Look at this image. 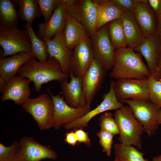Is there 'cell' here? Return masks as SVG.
Returning <instances> with one entry per match:
<instances>
[{
  "instance_id": "cell-1",
  "label": "cell",
  "mask_w": 161,
  "mask_h": 161,
  "mask_svg": "<svg viewBox=\"0 0 161 161\" xmlns=\"http://www.w3.org/2000/svg\"><path fill=\"white\" fill-rule=\"evenodd\" d=\"M18 74L32 81L35 90L38 93L43 84L53 80L60 82L69 76L64 72L60 64L55 58H49L47 61L41 62L37 61L34 56L23 66Z\"/></svg>"
},
{
  "instance_id": "cell-2",
  "label": "cell",
  "mask_w": 161,
  "mask_h": 161,
  "mask_svg": "<svg viewBox=\"0 0 161 161\" xmlns=\"http://www.w3.org/2000/svg\"><path fill=\"white\" fill-rule=\"evenodd\" d=\"M142 56L127 47L116 49L113 67L109 76L115 79L122 78H148L150 73Z\"/></svg>"
},
{
  "instance_id": "cell-3",
  "label": "cell",
  "mask_w": 161,
  "mask_h": 161,
  "mask_svg": "<svg viewBox=\"0 0 161 161\" xmlns=\"http://www.w3.org/2000/svg\"><path fill=\"white\" fill-rule=\"evenodd\" d=\"M119 131L118 140L121 143L133 145L140 150L143 148L142 136L144 132L141 124L135 117L129 106L123 105L113 114Z\"/></svg>"
},
{
  "instance_id": "cell-4",
  "label": "cell",
  "mask_w": 161,
  "mask_h": 161,
  "mask_svg": "<svg viewBox=\"0 0 161 161\" xmlns=\"http://www.w3.org/2000/svg\"><path fill=\"white\" fill-rule=\"evenodd\" d=\"M69 17L76 19L90 37L96 32L97 4L93 0H64Z\"/></svg>"
},
{
  "instance_id": "cell-5",
  "label": "cell",
  "mask_w": 161,
  "mask_h": 161,
  "mask_svg": "<svg viewBox=\"0 0 161 161\" xmlns=\"http://www.w3.org/2000/svg\"><path fill=\"white\" fill-rule=\"evenodd\" d=\"M22 107L32 116L41 130L53 127L54 105L51 97L48 95L44 93L35 98H29Z\"/></svg>"
},
{
  "instance_id": "cell-6",
  "label": "cell",
  "mask_w": 161,
  "mask_h": 161,
  "mask_svg": "<svg viewBox=\"0 0 161 161\" xmlns=\"http://www.w3.org/2000/svg\"><path fill=\"white\" fill-rule=\"evenodd\" d=\"M0 58L32 51L30 39L26 30L18 28L0 30Z\"/></svg>"
},
{
  "instance_id": "cell-7",
  "label": "cell",
  "mask_w": 161,
  "mask_h": 161,
  "mask_svg": "<svg viewBox=\"0 0 161 161\" xmlns=\"http://www.w3.org/2000/svg\"><path fill=\"white\" fill-rule=\"evenodd\" d=\"M120 102L127 104L131 108L148 137H150L155 133L159 125L156 118L159 107L149 100L127 99Z\"/></svg>"
},
{
  "instance_id": "cell-8",
  "label": "cell",
  "mask_w": 161,
  "mask_h": 161,
  "mask_svg": "<svg viewBox=\"0 0 161 161\" xmlns=\"http://www.w3.org/2000/svg\"><path fill=\"white\" fill-rule=\"evenodd\" d=\"M108 24L90 37L94 59L106 71L112 69L115 51L108 36Z\"/></svg>"
},
{
  "instance_id": "cell-9",
  "label": "cell",
  "mask_w": 161,
  "mask_h": 161,
  "mask_svg": "<svg viewBox=\"0 0 161 161\" xmlns=\"http://www.w3.org/2000/svg\"><path fill=\"white\" fill-rule=\"evenodd\" d=\"M57 155L50 145H43L33 137L23 136L19 142L15 161H40L45 159L56 160Z\"/></svg>"
},
{
  "instance_id": "cell-10",
  "label": "cell",
  "mask_w": 161,
  "mask_h": 161,
  "mask_svg": "<svg viewBox=\"0 0 161 161\" xmlns=\"http://www.w3.org/2000/svg\"><path fill=\"white\" fill-rule=\"evenodd\" d=\"M47 90L53 103V127L56 129L83 117L91 110L87 106L78 108L71 107L66 103L63 96L60 94L53 95L48 87Z\"/></svg>"
},
{
  "instance_id": "cell-11",
  "label": "cell",
  "mask_w": 161,
  "mask_h": 161,
  "mask_svg": "<svg viewBox=\"0 0 161 161\" xmlns=\"http://www.w3.org/2000/svg\"><path fill=\"white\" fill-rule=\"evenodd\" d=\"M114 81L110 84L109 92L102 96L103 101L97 107L91 110L83 117L71 123L63 125V128L66 130L82 129L88 126L90 120L96 115L110 110H116L122 107L123 103L119 101L116 98L114 91Z\"/></svg>"
},
{
  "instance_id": "cell-12",
  "label": "cell",
  "mask_w": 161,
  "mask_h": 161,
  "mask_svg": "<svg viewBox=\"0 0 161 161\" xmlns=\"http://www.w3.org/2000/svg\"><path fill=\"white\" fill-rule=\"evenodd\" d=\"M148 78H119L114 81V91L119 102L122 100L137 99L149 100Z\"/></svg>"
},
{
  "instance_id": "cell-13",
  "label": "cell",
  "mask_w": 161,
  "mask_h": 161,
  "mask_svg": "<svg viewBox=\"0 0 161 161\" xmlns=\"http://www.w3.org/2000/svg\"><path fill=\"white\" fill-rule=\"evenodd\" d=\"M140 53L145 59L150 76L157 80H161V72L159 63L161 53V41L157 32L154 35L144 38L138 47L133 49Z\"/></svg>"
},
{
  "instance_id": "cell-14",
  "label": "cell",
  "mask_w": 161,
  "mask_h": 161,
  "mask_svg": "<svg viewBox=\"0 0 161 161\" xmlns=\"http://www.w3.org/2000/svg\"><path fill=\"white\" fill-rule=\"evenodd\" d=\"M106 71L100 64L94 59L82 78L83 93L86 106L89 108L102 87Z\"/></svg>"
},
{
  "instance_id": "cell-15",
  "label": "cell",
  "mask_w": 161,
  "mask_h": 161,
  "mask_svg": "<svg viewBox=\"0 0 161 161\" xmlns=\"http://www.w3.org/2000/svg\"><path fill=\"white\" fill-rule=\"evenodd\" d=\"M94 59L89 37L76 46L72 51L70 74L82 78Z\"/></svg>"
},
{
  "instance_id": "cell-16",
  "label": "cell",
  "mask_w": 161,
  "mask_h": 161,
  "mask_svg": "<svg viewBox=\"0 0 161 161\" xmlns=\"http://www.w3.org/2000/svg\"><path fill=\"white\" fill-rule=\"evenodd\" d=\"M42 40L46 44L48 58H55L60 64L64 72L69 75L72 51L67 46L64 30L52 39Z\"/></svg>"
},
{
  "instance_id": "cell-17",
  "label": "cell",
  "mask_w": 161,
  "mask_h": 161,
  "mask_svg": "<svg viewBox=\"0 0 161 161\" xmlns=\"http://www.w3.org/2000/svg\"><path fill=\"white\" fill-rule=\"evenodd\" d=\"M29 79L16 75L7 82L6 86L1 93L2 102L8 100L13 101L15 104L21 105L29 98L30 89Z\"/></svg>"
},
{
  "instance_id": "cell-18",
  "label": "cell",
  "mask_w": 161,
  "mask_h": 161,
  "mask_svg": "<svg viewBox=\"0 0 161 161\" xmlns=\"http://www.w3.org/2000/svg\"><path fill=\"white\" fill-rule=\"evenodd\" d=\"M69 17L63 0L62 3L54 11L49 21L38 25L37 36L42 40L52 38L64 30Z\"/></svg>"
},
{
  "instance_id": "cell-19",
  "label": "cell",
  "mask_w": 161,
  "mask_h": 161,
  "mask_svg": "<svg viewBox=\"0 0 161 161\" xmlns=\"http://www.w3.org/2000/svg\"><path fill=\"white\" fill-rule=\"evenodd\" d=\"M70 80L67 79L60 81L61 93L66 103L70 106L78 108L86 106L82 88V78L70 74Z\"/></svg>"
},
{
  "instance_id": "cell-20",
  "label": "cell",
  "mask_w": 161,
  "mask_h": 161,
  "mask_svg": "<svg viewBox=\"0 0 161 161\" xmlns=\"http://www.w3.org/2000/svg\"><path fill=\"white\" fill-rule=\"evenodd\" d=\"M132 13L144 38L153 35L157 33L158 19L148 3L138 4Z\"/></svg>"
},
{
  "instance_id": "cell-21",
  "label": "cell",
  "mask_w": 161,
  "mask_h": 161,
  "mask_svg": "<svg viewBox=\"0 0 161 161\" xmlns=\"http://www.w3.org/2000/svg\"><path fill=\"white\" fill-rule=\"evenodd\" d=\"M33 55L31 51L18 53L6 58H0V79L7 82L16 76Z\"/></svg>"
},
{
  "instance_id": "cell-22",
  "label": "cell",
  "mask_w": 161,
  "mask_h": 161,
  "mask_svg": "<svg viewBox=\"0 0 161 161\" xmlns=\"http://www.w3.org/2000/svg\"><path fill=\"white\" fill-rule=\"evenodd\" d=\"M120 18L126 36L127 47L133 49L139 46L144 38L132 13L124 12Z\"/></svg>"
},
{
  "instance_id": "cell-23",
  "label": "cell",
  "mask_w": 161,
  "mask_h": 161,
  "mask_svg": "<svg viewBox=\"0 0 161 161\" xmlns=\"http://www.w3.org/2000/svg\"><path fill=\"white\" fill-rule=\"evenodd\" d=\"M97 5L98 15L96 30L112 21L120 18L123 10L117 4L109 0H93Z\"/></svg>"
},
{
  "instance_id": "cell-24",
  "label": "cell",
  "mask_w": 161,
  "mask_h": 161,
  "mask_svg": "<svg viewBox=\"0 0 161 161\" xmlns=\"http://www.w3.org/2000/svg\"><path fill=\"white\" fill-rule=\"evenodd\" d=\"M64 30L67 46L70 50L90 37L84 27L71 17L68 18Z\"/></svg>"
},
{
  "instance_id": "cell-25",
  "label": "cell",
  "mask_w": 161,
  "mask_h": 161,
  "mask_svg": "<svg viewBox=\"0 0 161 161\" xmlns=\"http://www.w3.org/2000/svg\"><path fill=\"white\" fill-rule=\"evenodd\" d=\"M17 0H0V30L18 28Z\"/></svg>"
},
{
  "instance_id": "cell-26",
  "label": "cell",
  "mask_w": 161,
  "mask_h": 161,
  "mask_svg": "<svg viewBox=\"0 0 161 161\" xmlns=\"http://www.w3.org/2000/svg\"><path fill=\"white\" fill-rule=\"evenodd\" d=\"M19 18L27 23L32 24L35 18L42 16L37 0H17Z\"/></svg>"
},
{
  "instance_id": "cell-27",
  "label": "cell",
  "mask_w": 161,
  "mask_h": 161,
  "mask_svg": "<svg viewBox=\"0 0 161 161\" xmlns=\"http://www.w3.org/2000/svg\"><path fill=\"white\" fill-rule=\"evenodd\" d=\"M115 159L118 161H149L145 159L144 154L132 145H128L120 143L114 146Z\"/></svg>"
},
{
  "instance_id": "cell-28",
  "label": "cell",
  "mask_w": 161,
  "mask_h": 161,
  "mask_svg": "<svg viewBox=\"0 0 161 161\" xmlns=\"http://www.w3.org/2000/svg\"><path fill=\"white\" fill-rule=\"evenodd\" d=\"M108 33L115 50L127 47L126 39L120 18L113 20L108 24Z\"/></svg>"
},
{
  "instance_id": "cell-29",
  "label": "cell",
  "mask_w": 161,
  "mask_h": 161,
  "mask_svg": "<svg viewBox=\"0 0 161 161\" xmlns=\"http://www.w3.org/2000/svg\"><path fill=\"white\" fill-rule=\"evenodd\" d=\"M27 30L30 37L33 56L36 58L40 62L47 61L48 55L47 52V46L45 42L40 39L35 34L32 24L27 23L23 26Z\"/></svg>"
},
{
  "instance_id": "cell-30",
  "label": "cell",
  "mask_w": 161,
  "mask_h": 161,
  "mask_svg": "<svg viewBox=\"0 0 161 161\" xmlns=\"http://www.w3.org/2000/svg\"><path fill=\"white\" fill-rule=\"evenodd\" d=\"M148 88L149 100L161 108V80L150 76L148 78Z\"/></svg>"
},
{
  "instance_id": "cell-31",
  "label": "cell",
  "mask_w": 161,
  "mask_h": 161,
  "mask_svg": "<svg viewBox=\"0 0 161 161\" xmlns=\"http://www.w3.org/2000/svg\"><path fill=\"white\" fill-rule=\"evenodd\" d=\"M45 22H48L54 11L62 3L63 0H37Z\"/></svg>"
},
{
  "instance_id": "cell-32",
  "label": "cell",
  "mask_w": 161,
  "mask_h": 161,
  "mask_svg": "<svg viewBox=\"0 0 161 161\" xmlns=\"http://www.w3.org/2000/svg\"><path fill=\"white\" fill-rule=\"evenodd\" d=\"M99 126L114 135L119 134V131L117 123L113 114L111 112H105L99 117Z\"/></svg>"
},
{
  "instance_id": "cell-33",
  "label": "cell",
  "mask_w": 161,
  "mask_h": 161,
  "mask_svg": "<svg viewBox=\"0 0 161 161\" xmlns=\"http://www.w3.org/2000/svg\"><path fill=\"white\" fill-rule=\"evenodd\" d=\"M19 146V142L15 141L10 145L6 146L0 143V161H15Z\"/></svg>"
},
{
  "instance_id": "cell-34",
  "label": "cell",
  "mask_w": 161,
  "mask_h": 161,
  "mask_svg": "<svg viewBox=\"0 0 161 161\" xmlns=\"http://www.w3.org/2000/svg\"><path fill=\"white\" fill-rule=\"evenodd\" d=\"M99 139V143L103 148V152L108 156H110L114 136L111 133L102 129L97 133Z\"/></svg>"
},
{
  "instance_id": "cell-35",
  "label": "cell",
  "mask_w": 161,
  "mask_h": 161,
  "mask_svg": "<svg viewBox=\"0 0 161 161\" xmlns=\"http://www.w3.org/2000/svg\"><path fill=\"white\" fill-rule=\"evenodd\" d=\"M112 2L119 6L124 12H132L139 3H148V0H111Z\"/></svg>"
},
{
  "instance_id": "cell-36",
  "label": "cell",
  "mask_w": 161,
  "mask_h": 161,
  "mask_svg": "<svg viewBox=\"0 0 161 161\" xmlns=\"http://www.w3.org/2000/svg\"><path fill=\"white\" fill-rule=\"evenodd\" d=\"M76 134L78 140V145L83 143L89 147L91 144L89 137V132H85L82 129H78L73 130Z\"/></svg>"
},
{
  "instance_id": "cell-37",
  "label": "cell",
  "mask_w": 161,
  "mask_h": 161,
  "mask_svg": "<svg viewBox=\"0 0 161 161\" xmlns=\"http://www.w3.org/2000/svg\"><path fill=\"white\" fill-rule=\"evenodd\" d=\"M148 3L155 13L158 20L161 18V0H148Z\"/></svg>"
},
{
  "instance_id": "cell-38",
  "label": "cell",
  "mask_w": 161,
  "mask_h": 161,
  "mask_svg": "<svg viewBox=\"0 0 161 161\" xmlns=\"http://www.w3.org/2000/svg\"><path fill=\"white\" fill-rule=\"evenodd\" d=\"M65 141L68 144L74 146L78 143L77 137L74 131L66 132L65 134Z\"/></svg>"
},
{
  "instance_id": "cell-39",
  "label": "cell",
  "mask_w": 161,
  "mask_h": 161,
  "mask_svg": "<svg viewBox=\"0 0 161 161\" xmlns=\"http://www.w3.org/2000/svg\"><path fill=\"white\" fill-rule=\"evenodd\" d=\"M157 124L159 125L161 124V108H160L157 112Z\"/></svg>"
},
{
  "instance_id": "cell-40",
  "label": "cell",
  "mask_w": 161,
  "mask_h": 161,
  "mask_svg": "<svg viewBox=\"0 0 161 161\" xmlns=\"http://www.w3.org/2000/svg\"><path fill=\"white\" fill-rule=\"evenodd\" d=\"M7 84V82L0 79V92L2 93L5 88Z\"/></svg>"
},
{
  "instance_id": "cell-41",
  "label": "cell",
  "mask_w": 161,
  "mask_h": 161,
  "mask_svg": "<svg viewBox=\"0 0 161 161\" xmlns=\"http://www.w3.org/2000/svg\"><path fill=\"white\" fill-rule=\"evenodd\" d=\"M157 32L161 41V18L158 20Z\"/></svg>"
},
{
  "instance_id": "cell-42",
  "label": "cell",
  "mask_w": 161,
  "mask_h": 161,
  "mask_svg": "<svg viewBox=\"0 0 161 161\" xmlns=\"http://www.w3.org/2000/svg\"><path fill=\"white\" fill-rule=\"evenodd\" d=\"M152 161H161V154L153 157Z\"/></svg>"
},
{
  "instance_id": "cell-43",
  "label": "cell",
  "mask_w": 161,
  "mask_h": 161,
  "mask_svg": "<svg viewBox=\"0 0 161 161\" xmlns=\"http://www.w3.org/2000/svg\"><path fill=\"white\" fill-rule=\"evenodd\" d=\"M159 68L161 72V53L160 57L159 62Z\"/></svg>"
},
{
  "instance_id": "cell-44",
  "label": "cell",
  "mask_w": 161,
  "mask_h": 161,
  "mask_svg": "<svg viewBox=\"0 0 161 161\" xmlns=\"http://www.w3.org/2000/svg\"><path fill=\"white\" fill-rule=\"evenodd\" d=\"M114 161H118L117 159H115Z\"/></svg>"
}]
</instances>
